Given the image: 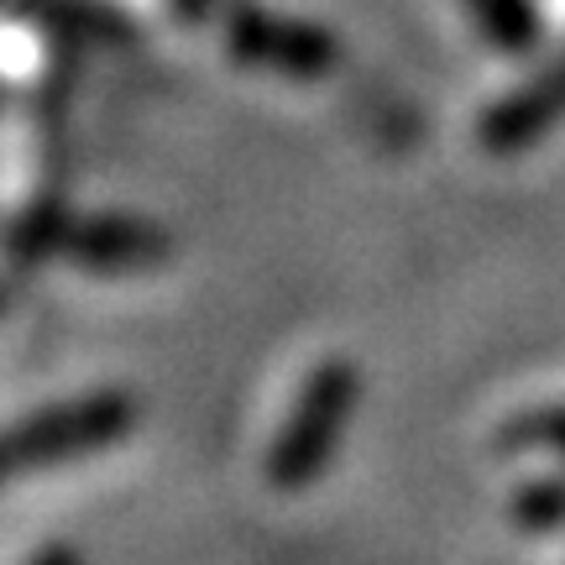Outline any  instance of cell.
<instances>
[{
  "mask_svg": "<svg viewBox=\"0 0 565 565\" xmlns=\"http://www.w3.org/2000/svg\"><path fill=\"white\" fill-rule=\"evenodd\" d=\"M356 393H362V383H356L351 366L324 362L320 372L303 383L299 404H294V419L282 424L278 445H273V456H267V477L278 487H288V492L315 482L324 471V461H330L335 440H341L345 414L356 404Z\"/></svg>",
  "mask_w": 565,
  "mask_h": 565,
  "instance_id": "1",
  "label": "cell"
},
{
  "mask_svg": "<svg viewBox=\"0 0 565 565\" xmlns=\"http://www.w3.org/2000/svg\"><path fill=\"white\" fill-rule=\"evenodd\" d=\"M42 565H79V561H74L68 550H58V555H47V561H42Z\"/></svg>",
  "mask_w": 565,
  "mask_h": 565,
  "instance_id": "2",
  "label": "cell"
}]
</instances>
